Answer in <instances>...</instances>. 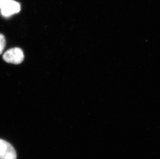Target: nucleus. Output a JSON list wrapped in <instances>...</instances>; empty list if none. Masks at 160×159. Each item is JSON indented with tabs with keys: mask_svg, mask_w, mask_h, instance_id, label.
<instances>
[{
	"mask_svg": "<svg viewBox=\"0 0 160 159\" xmlns=\"http://www.w3.org/2000/svg\"><path fill=\"white\" fill-rule=\"evenodd\" d=\"M24 54L19 48H12L4 53L3 60L8 63L19 64L24 60Z\"/></svg>",
	"mask_w": 160,
	"mask_h": 159,
	"instance_id": "obj_1",
	"label": "nucleus"
},
{
	"mask_svg": "<svg viewBox=\"0 0 160 159\" xmlns=\"http://www.w3.org/2000/svg\"><path fill=\"white\" fill-rule=\"evenodd\" d=\"M12 0H0V8L2 9L7 6L9 4Z\"/></svg>",
	"mask_w": 160,
	"mask_h": 159,
	"instance_id": "obj_5",
	"label": "nucleus"
},
{
	"mask_svg": "<svg viewBox=\"0 0 160 159\" xmlns=\"http://www.w3.org/2000/svg\"><path fill=\"white\" fill-rule=\"evenodd\" d=\"M0 159H17V153L10 143L0 139Z\"/></svg>",
	"mask_w": 160,
	"mask_h": 159,
	"instance_id": "obj_2",
	"label": "nucleus"
},
{
	"mask_svg": "<svg viewBox=\"0 0 160 159\" xmlns=\"http://www.w3.org/2000/svg\"><path fill=\"white\" fill-rule=\"evenodd\" d=\"M1 14L3 16L9 17L19 12L20 11V5L17 2L12 0V1L5 7L1 9Z\"/></svg>",
	"mask_w": 160,
	"mask_h": 159,
	"instance_id": "obj_3",
	"label": "nucleus"
},
{
	"mask_svg": "<svg viewBox=\"0 0 160 159\" xmlns=\"http://www.w3.org/2000/svg\"><path fill=\"white\" fill-rule=\"evenodd\" d=\"M6 45V39L4 36L2 34H0V54L3 53Z\"/></svg>",
	"mask_w": 160,
	"mask_h": 159,
	"instance_id": "obj_4",
	"label": "nucleus"
}]
</instances>
